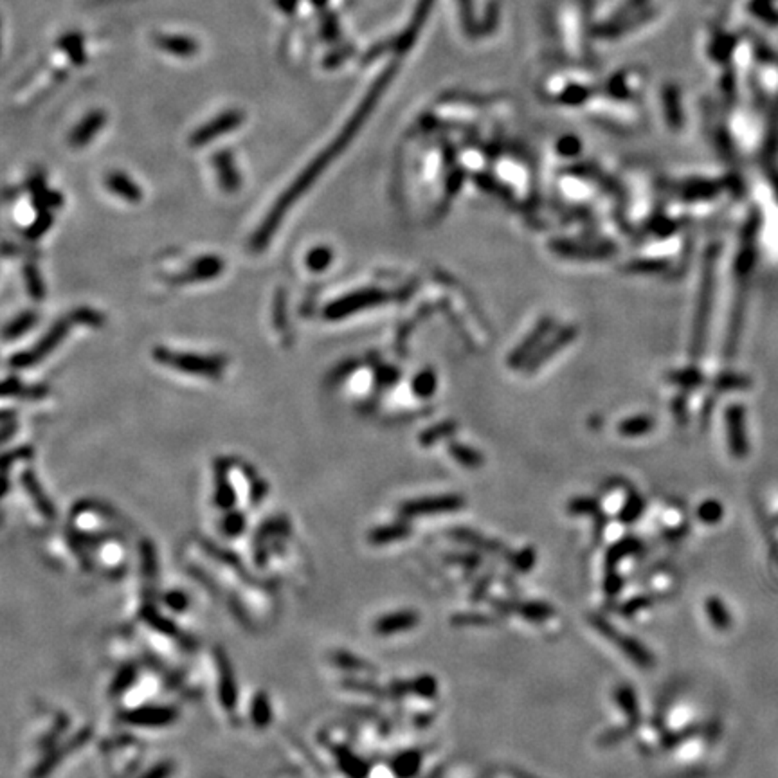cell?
I'll return each instance as SVG.
<instances>
[{"instance_id": "obj_1", "label": "cell", "mask_w": 778, "mask_h": 778, "mask_svg": "<svg viewBox=\"0 0 778 778\" xmlns=\"http://www.w3.org/2000/svg\"><path fill=\"white\" fill-rule=\"evenodd\" d=\"M155 357L166 366L178 369L184 373H193L200 376H218L224 369V360L218 357L200 355V353H186V351L161 350L155 351Z\"/></svg>"}, {"instance_id": "obj_2", "label": "cell", "mask_w": 778, "mask_h": 778, "mask_svg": "<svg viewBox=\"0 0 778 778\" xmlns=\"http://www.w3.org/2000/svg\"><path fill=\"white\" fill-rule=\"evenodd\" d=\"M591 620H593V625L597 627L605 638L609 639V642H613L614 645H616V647L620 649L627 658H630V660L635 661L636 665H639V667L643 668H651L652 665H654V658H652V654L647 651V649L643 647L638 639L629 638V636H625L618 629H614L609 622H605L604 618L593 616Z\"/></svg>"}, {"instance_id": "obj_3", "label": "cell", "mask_w": 778, "mask_h": 778, "mask_svg": "<svg viewBox=\"0 0 778 778\" xmlns=\"http://www.w3.org/2000/svg\"><path fill=\"white\" fill-rule=\"evenodd\" d=\"M388 299V294L375 288H368V290H359L351 292L348 296H343L341 299L334 301L328 309H326L325 316L328 319H343L350 313L360 312V310L372 309V306L382 305Z\"/></svg>"}, {"instance_id": "obj_4", "label": "cell", "mask_w": 778, "mask_h": 778, "mask_svg": "<svg viewBox=\"0 0 778 778\" xmlns=\"http://www.w3.org/2000/svg\"><path fill=\"white\" fill-rule=\"evenodd\" d=\"M76 321H78L76 316H69V319H64V321L56 323L51 330H49V334H47L45 337L42 339V341H38V343H36V346H34L33 350L26 351V353H22V355H18L17 359H13V364H17V366H31V364H36L38 360H42L43 357L49 355V353L55 350L56 344H58L59 341L65 337V335H67L71 325H74Z\"/></svg>"}, {"instance_id": "obj_5", "label": "cell", "mask_w": 778, "mask_h": 778, "mask_svg": "<svg viewBox=\"0 0 778 778\" xmlns=\"http://www.w3.org/2000/svg\"><path fill=\"white\" fill-rule=\"evenodd\" d=\"M463 507V500L458 495H436V497H423L407 503L402 508V514L406 516H422V514H438V512H453Z\"/></svg>"}, {"instance_id": "obj_6", "label": "cell", "mask_w": 778, "mask_h": 778, "mask_svg": "<svg viewBox=\"0 0 778 778\" xmlns=\"http://www.w3.org/2000/svg\"><path fill=\"white\" fill-rule=\"evenodd\" d=\"M728 438H730V447L735 456H744L746 454V438H744V413L740 407H732L728 411Z\"/></svg>"}, {"instance_id": "obj_7", "label": "cell", "mask_w": 778, "mask_h": 778, "mask_svg": "<svg viewBox=\"0 0 778 778\" xmlns=\"http://www.w3.org/2000/svg\"><path fill=\"white\" fill-rule=\"evenodd\" d=\"M712 285H714V258L708 260V269L705 272V283H702L701 290V299H699V310H698V321H695V346H699L702 337V326L705 321L708 319V312H710V297H712Z\"/></svg>"}, {"instance_id": "obj_8", "label": "cell", "mask_w": 778, "mask_h": 778, "mask_svg": "<svg viewBox=\"0 0 778 778\" xmlns=\"http://www.w3.org/2000/svg\"><path fill=\"white\" fill-rule=\"evenodd\" d=\"M416 622H418V618L415 613L404 611V613H395L382 618L381 622L376 623V630L381 635H389V632H397V630L411 629L413 625H416Z\"/></svg>"}, {"instance_id": "obj_9", "label": "cell", "mask_w": 778, "mask_h": 778, "mask_svg": "<svg viewBox=\"0 0 778 778\" xmlns=\"http://www.w3.org/2000/svg\"><path fill=\"white\" fill-rule=\"evenodd\" d=\"M106 186H108V190H111L112 193L121 197V199L128 200V202H137V200H141V197H143L139 188H137L130 178L125 177V175L121 174H114L106 178Z\"/></svg>"}, {"instance_id": "obj_10", "label": "cell", "mask_w": 778, "mask_h": 778, "mask_svg": "<svg viewBox=\"0 0 778 778\" xmlns=\"http://www.w3.org/2000/svg\"><path fill=\"white\" fill-rule=\"evenodd\" d=\"M451 537L458 539V541L467 542V544L476 546V548H479V550L490 551V553H497V555L507 553V551H504V548L500 544V542H494V541H490V539L481 537V535H478V533L467 532V530H454V532H451Z\"/></svg>"}, {"instance_id": "obj_11", "label": "cell", "mask_w": 778, "mask_h": 778, "mask_svg": "<svg viewBox=\"0 0 778 778\" xmlns=\"http://www.w3.org/2000/svg\"><path fill=\"white\" fill-rule=\"evenodd\" d=\"M497 607L504 611H516V613H521L525 618L535 620V622H541V620H546L553 614V609L546 604H501Z\"/></svg>"}, {"instance_id": "obj_12", "label": "cell", "mask_w": 778, "mask_h": 778, "mask_svg": "<svg viewBox=\"0 0 778 778\" xmlns=\"http://www.w3.org/2000/svg\"><path fill=\"white\" fill-rule=\"evenodd\" d=\"M616 699L622 705L623 710H625V714L629 715L630 724L636 726V723H638V707H636V698L632 694V690L627 688V686H620L616 690Z\"/></svg>"}, {"instance_id": "obj_13", "label": "cell", "mask_w": 778, "mask_h": 778, "mask_svg": "<svg viewBox=\"0 0 778 778\" xmlns=\"http://www.w3.org/2000/svg\"><path fill=\"white\" fill-rule=\"evenodd\" d=\"M451 454H453V456L456 458L458 461H460L461 465L470 467V469H474V467H479L483 463L481 454L476 453V451H472V448L465 447V445H451Z\"/></svg>"}, {"instance_id": "obj_14", "label": "cell", "mask_w": 778, "mask_h": 778, "mask_svg": "<svg viewBox=\"0 0 778 778\" xmlns=\"http://www.w3.org/2000/svg\"><path fill=\"white\" fill-rule=\"evenodd\" d=\"M707 611L708 614H710V620L715 627L726 629V627L730 625V614H728V611L724 609V605L721 600H717V598H710V600L707 602Z\"/></svg>"}, {"instance_id": "obj_15", "label": "cell", "mask_w": 778, "mask_h": 778, "mask_svg": "<svg viewBox=\"0 0 778 778\" xmlns=\"http://www.w3.org/2000/svg\"><path fill=\"white\" fill-rule=\"evenodd\" d=\"M651 427H652V420L635 418V420H627V422H623L618 429H620L622 434L625 436H639V434H645Z\"/></svg>"}, {"instance_id": "obj_16", "label": "cell", "mask_w": 778, "mask_h": 778, "mask_svg": "<svg viewBox=\"0 0 778 778\" xmlns=\"http://www.w3.org/2000/svg\"><path fill=\"white\" fill-rule=\"evenodd\" d=\"M330 262H332V253L328 249H325V247L313 249L312 253L309 254V267L312 269V271H323V269H326V267L330 265Z\"/></svg>"}, {"instance_id": "obj_17", "label": "cell", "mask_w": 778, "mask_h": 778, "mask_svg": "<svg viewBox=\"0 0 778 778\" xmlns=\"http://www.w3.org/2000/svg\"><path fill=\"white\" fill-rule=\"evenodd\" d=\"M636 548H638V542L630 541V539H627V541H623V542H620V544L614 546L613 550L609 551V557H607V560H609V566H614V564H616L620 558L627 557V555H630L632 551H636Z\"/></svg>"}, {"instance_id": "obj_18", "label": "cell", "mask_w": 778, "mask_h": 778, "mask_svg": "<svg viewBox=\"0 0 778 778\" xmlns=\"http://www.w3.org/2000/svg\"><path fill=\"white\" fill-rule=\"evenodd\" d=\"M407 532L409 530L406 528V526H391V528H384V530H379V532L373 535V541L376 542H388V541H393V539H398V537H404V535H407Z\"/></svg>"}, {"instance_id": "obj_19", "label": "cell", "mask_w": 778, "mask_h": 778, "mask_svg": "<svg viewBox=\"0 0 778 778\" xmlns=\"http://www.w3.org/2000/svg\"><path fill=\"white\" fill-rule=\"evenodd\" d=\"M434 384L436 381L432 373H422L415 381V391L422 397H427V395L434 393Z\"/></svg>"}, {"instance_id": "obj_20", "label": "cell", "mask_w": 778, "mask_h": 778, "mask_svg": "<svg viewBox=\"0 0 778 778\" xmlns=\"http://www.w3.org/2000/svg\"><path fill=\"white\" fill-rule=\"evenodd\" d=\"M721 514H723V508L715 503V501L702 503V507L699 508V517H701V521H705V523H715V521H719Z\"/></svg>"}, {"instance_id": "obj_21", "label": "cell", "mask_w": 778, "mask_h": 778, "mask_svg": "<svg viewBox=\"0 0 778 778\" xmlns=\"http://www.w3.org/2000/svg\"><path fill=\"white\" fill-rule=\"evenodd\" d=\"M642 508L643 504L638 497H630L629 503L625 504V508H623L622 514H620V517H622V521H625V523H630V521H635L636 517L639 516Z\"/></svg>"}, {"instance_id": "obj_22", "label": "cell", "mask_w": 778, "mask_h": 778, "mask_svg": "<svg viewBox=\"0 0 778 778\" xmlns=\"http://www.w3.org/2000/svg\"><path fill=\"white\" fill-rule=\"evenodd\" d=\"M533 560H535V553H533L532 550H525V551H521L519 555H516V557H514L512 564H514V567H516V570L526 571V570H530V567H532Z\"/></svg>"}, {"instance_id": "obj_23", "label": "cell", "mask_w": 778, "mask_h": 778, "mask_svg": "<svg viewBox=\"0 0 778 778\" xmlns=\"http://www.w3.org/2000/svg\"><path fill=\"white\" fill-rule=\"evenodd\" d=\"M570 512L571 514H584V512L593 514V512H597V501H591V500L571 501Z\"/></svg>"}, {"instance_id": "obj_24", "label": "cell", "mask_w": 778, "mask_h": 778, "mask_svg": "<svg viewBox=\"0 0 778 778\" xmlns=\"http://www.w3.org/2000/svg\"><path fill=\"white\" fill-rule=\"evenodd\" d=\"M649 604H651V600H649V598H643V597L636 598V600L627 602V605L622 609V613L623 614H632V613H636V611L642 609V607H647Z\"/></svg>"}, {"instance_id": "obj_25", "label": "cell", "mask_w": 778, "mask_h": 778, "mask_svg": "<svg viewBox=\"0 0 778 778\" xmlns=\"http://www.w3.org/2000/svg\"><path fill=\"white\" fill-rule=\"evenodd\" d=\"M605 586H607V591L613 595V593H616L618 588L622 586V580H620V577L613 575V577H609V580H607V584H605Z\"/></svg>"}]
</instances>
